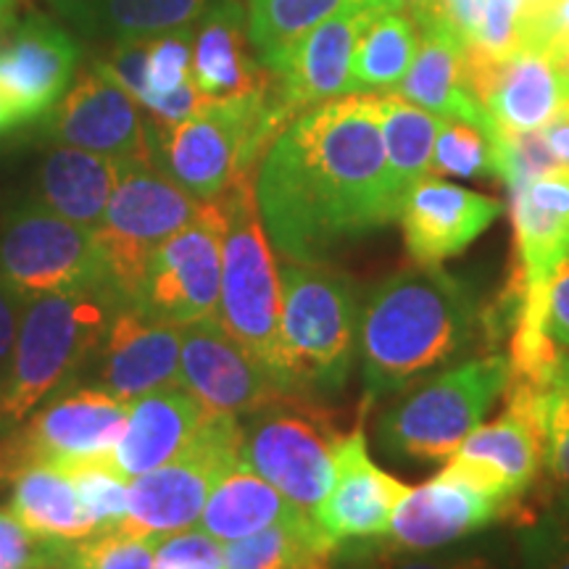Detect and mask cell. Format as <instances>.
Wrapping results in <instances>:
<instances>
[{"label": "cell", "instance_id": "cell-1", "mask_svg": "<svg viewBox=\"0 0 569 569\" xmlns=\"http://www.w3.org/2000/svg\"><path fill=\"white\" fill-rule=\"evenodd\" d=\"M256 201L269 240L293 261H327L396 222L382 96L351 92L296 117L256 169Z\"/></svg>", "mask_w": 569, "mask_h": 569}, {"label": "cell", "instance_id": "cell-2", "mask_svg": "<svg viewBox=\"0 0 569 569\" xmlns=\"http://www.w3.org/2000/svg\"><path fill=\"white\" fill-rule=\"evenodd\" d=\"M482 309L459 277L411 267L375 284L359 309V359L369 396L396 393L467 351Z\"/></svg>", "mask_w": 569, "mask_h": 569}, {"label": "cell", "instance_id": "cell-3", "mask_svg": "<svg viewBox=\"0 0 569 569\" xmlns=\"http://www.w3.org/2000/svg\"><path fill=\"white\" fill-rule=\"evenodd\" d=\"M282 322L272 377L288 396H332L346 388L359 351V301L351 277L327 261L284 259Z\"/></svg>", "mask_w": 569, "mask_h": 569}, {"label": "cell", "instance_id": "cell-4", "mask_svg": "<svg viewBox=\"0 0 569 569\" xmlns=\"http://www.w3.org/2000/svg\"><path fill=\"white\" fill-rule=\"evenodd\" d=\"M119 306L109 290L34 296L27 301L9 382L0 393V438L17 430L53 393L74 386Z\"/></svg>", "mask_w": 569, "mask_h": 569}, {"label": "cell", "instance_id": "cell-5", "mask_svg": "<svg viewBox=\"0 0 569 569\" xmlns=\"http://www.w3.org/2000/svg\"><path fill=\"white\" fill-rule=\"evenodd\" d=\"M284 127L288 122L274 109L269 88L209 101L201 113L180 124L151 122L153 163L198 201H213L234 180L256 174Z\"/></svg>", "mask_w": 569, "mask_h": 569}, {"label": "cell", "instance_id": "cell-6", "mask_svg": "<svg viewBox=\"0 0 569 569\" xmlns=\"http://www.w3.org/2000/svg\"><path fill=\"white\" fill-rule=\"evenodd\" d=\"M509 382L507 353L469 359L417 388H403L380 419V443L390 457L446 461L482 422Z\"/></svg>", "mask_w": 569, "mask_h": 569}, {"label": "cell", "instance_id": "cell-7", "mask_svg": "<svg viewBox=\"0 0 569 569\" xmlns=\"http://www.w3.org/2000/svg\"><path fill=\"white\" fill-rule=\"evenodd\" d=\"M222 198L227 232L217 319L272 375L280 343L282 284L256 201V174L234 180Z\"/></svg>", "mask_w": 569, "mask_h": 569}, {"label": "cell", "instance_id": "cell-8", "mask_svg": "<svg viewBox=\"0 0 569 569\" xmlns=\"http://www.w3.org/2000/svg\"><path fill=\"white\" fill-rule=\"evenodd\" d=\"M201 203L153 161H127L109 209L92 230L106 280L119 303H134L153 253L193 222Z\"/></svg>", "mask_w": 569, "mask_h": 569}, {"label": "cell", "instance_id": "cell-9", "mask_svg": "<svg viewBox=\"0 0 569 569\" xmlns=\"http://www.w3.org/2000/svg\"><path fill=\"white\" fill-rule=\"evenodd\" d=\"M243 465V425L209 411L190 443L167 465L130 480V509L117 530L130 538H167L201 519L211 488Z\"/></svg>", "mask_w": 569, "mask_h": 569}, {"label": "cell", "instance_id": "cell-10", "mask_svg": "<svg viewBox=\"0 0 569 569\" xmlns=\"http://www.w3.org/2000/svg\"><path fill=\"white\" fill-rule=\"evenodd\" d=\"M343 432L315 398L282 396L248 417L243 465L315 517L336 480V448Z\"/></svg>", "mask_w": 569, "mask_h": 569}, {"label": "cell", "instance_id": "cell-11", "mask_svg": "<svg viewBox=\"0 0 569 569\" xmlns=\"http://www.w3.org/2000/svg\"><path fill=\"white\" fill-rule=\"evenodd\" d=\"M0 277L21 296L109 290L92 230L24 198L0 217Z\"/></svg>", "mask_w": 569, "mask_h": 569}, {"label": "cell", "instance_id": "cell-12", "mask_svg": "<svg viewBox=\"0 0 569 569\" xmlns=\"http://www.w3.org/2000/svg\"><path fill=\"white\" fill-rule=\"evenodd\" d=\"M224 198L203 201L196 219L153 253L132 306L174 325L217 317L222 293Z\"/></svg>", "mask_w": 569, "mask_h": 569}, {"label": "cell", "instance_id": "cell-13", "mask_svg": "<svg viewBox=\"0 0 569 569\" xmlns=\"http://www.w3.org/2000/svg\"><path fill=\"white\" fill-rule=\"evenodd\" d=\"M127 417L130 403L101 388H67L3 438L17 469L34 461L53 467L109 461L124 436Z\"/></svg>", "mask_w": 569, "mask_h": 569}, {"label": "cell", "instance_id": "cell-14", "mask_svg": "<svg viewBox=\"0 0 569 569\" xmlns=\"http://www.w3.org/2000/svg\"><path fill=\"white\" fill-rule=\"evenodd\" d=\"M538 393L540 390L507 382L501 415L493 422L475 427L448 459V465L503 503V519L536 490L543 475Z\"/></svg>", "mask_w": 569, "mask_h": 569}, {"label": "cell", "instance_id": "cell-15", "mask_svg": "<svg viewBox=\"0 0 569 569\" xmlns=\"http://www.w3.org/2000/svg\"><path fill=\"white\" fill-rule=\"evenodd\" d=\"M46 140L59 146L113 156L124 161H153L151 119L142 106L101 69L74 77L67 96L42 119Z\"/></svg>", "mask_w": 569, "mask_h": 569}, {"label": "cell", "instance_id": "cell-16", "mask_svg": "<svg viewBox=\"0 0 569 569\" xmlns=\"http://www.w3.org/2000/svg\"><path fill=\"white\" fill-rule=\"evenodd\" d=\"M180 388L206 411L232 417H251L288 396L217 317L182 325Z\"/></svg>", "mask_w": 569, "mask_h": 569}, {"label": "cell", "instance_id": "cell-17", "mask_svg": "<svg viewBox=\"0 0 569 569\" xmlns=\"http://www.w3.org/2000/svg\"><path fill=\"white\" fill-rule=\"evenodd\" d=\"M182 325L119 306L109 319L90 367L96 386L132 403L161 388L180 386Z\"/></svg>", "mask_w": 569, "mask_h": 569}, {"label": "cell", "instance_id": "cell-18", "mask_svg": "<svg viewBox=\"0 0 569 569\" xmlns=\"http://www.w3.org/2000/svg\"><path fill=\"white\" fill-rule=\"evenodd\" d=\"M465 53L469 88L486 109L490 127L507 132L543 130L569 101L567 74L543 51Z\"/></svg>", "mask_w": 569, "mask_h": 569}, {"label": "cell", "instance_id": "cell-19", "mask_svg": "<svg viewBox=\"0 0 569 569\" xmlns=\"http://www.w3.org/2000/svg\"><path fill=\"white\" fill-rule=\"evenodd\" d=\"M80 42L63 24L32 13L0 46V96L21 124L42 122L67 90L80 67Z\"/></svg>", "mask_w": 569, "mask_h": 569}, {"label": "cell", "instance_id": "cell-20", "mask_svg": "<svg viewBox=\"0 0 569 569\" xmlns=\"http://www.w3.org/2000/svg\"><path fill=\"white\" fill-rule=\"evenodd\" d=\"M503 519V503L453 465L401 498L382 538L393 551L430 553Z\"/></svg>", "mask_w": 569, "mask_h": 569}, {"label": "cell", "instance_id": "cell-21", "mask_svg": "<svg viewBox=\"0 0 569 569\" xmlns=\"http://www.w3.org/2000/svg\"><path fill=\"white\" fill-rule=\"evenodd\" d=\"M377 3L359 0L315 27L290 51L272 74V103L284 122H293L303 111L332 98L348 96V69L361 30L367 27Z\"/></svg>", "mask_w": 569, "mask_h": 569}, {"label": "cell", "instance_id": "cell-22", "mask_svg": "<svg viewBox=\"0 0 569 569\" xmlns=\"http://www.w3.org/2000/svg\"><path fill=\"white\" fill-rule=\"evenodd\" d=\"M411 486L369 457L361 422L336 448V480L315 519L336 543H367L388 536L390 519Z\"/></svg>", "mask_w": 569, "mask_h": 569}, {"label": "cell", "instance_id": "cell-23", "mask_svg": "<svg viewBox=\"0 0 569 569\" xmlns=\"http://www.w3.org/2000/svg\"><path fill=\"white\" fill-rule=\"evenodd\" d=\"M501 211L503 203L496 198L438 177H422L403 196L398 222L411 261L417 267H440L446 259L465 253Z\"/></svg>", "mask_w": 569, "mask_h": 569}, {"label": "cell", "instance_id": "cell-24", "mask_svg": "<svg viewBox=\"0 0 569 569\" xmlns=\"http://www.w3.org/2000/svg\"><path fill=\"white\" fill-rule=\"evenodd\" d=\"M509 193L515 248L507 288L525 293L530 282H549L569 253V169H551Z\"/></svg>", "mask_w": 569, "mask_h": 569}, {"label": "cell", "instance_id": "cell-25", "mask_svg": "<svg viewBox=\"0 0 569 569\" xmlns=\"http://www.w3.org/2000/svg\"><path fill=\"white\" fill-rule=\"evenodd\" d=\"M417 27V56L396 92L440 119H461L488 132V113L469 88L465 42L436 17L419 19Z\"/></svg>", "mask_w": 569, "mask_h": 569}, {"label": "cell", "instance_id": "cell-26", "mask_svg": "<svg viewBox=\"0 0 569 569\" xmlns=\"http://www.w3.org/2000/svg\"><path fill=\"white\" fill-rule=\"evenodd\" d=\"M124 167V159L53 142L34 167L30 198L69 222L96 230Z\"/></svg>", "mask_w": 569, "mask_h": 569}, {"label": "cell", "instance_id": "cell-27", "mask_svg": "<svg viewBox=\"0 0 569 569\" xmlns=\"http://www.w3.org/2000/svg\"><path fill=\"white\" fill-rule=\"evenodd\" d=\"M209 415L188 390L161 388L130 403L124 436L113 448L109 465L124 480H134L172 461Z\"/></svg>", "mask_w": 569, "mask_h": 569}, {"label": "cell", "instance_id": "cell-28", "mask_svg": "<svg viewBox=\"0 0 569 569\" xmlns=\"http://www.w3.org/2000/svg\"><path fill=\"white\" fill-rule=\"evenodd\" d=\"M246 6L224 0L196 24L193 80L211 101L251 96L269 88L272 74L251 51Z\"/></svg>", "mask_w": 569, "mask_h": 569}, {"label": "cell", "instance_id": "cell-29", "mask_svg": "<svg viewBox=\"0 0 569 569\" xmlns=\"http://www.w3.org/2000/svg\"><path fill=\"white\" fill-rule=\"evenodd\" d=\"M48 3L82 38L113 42L190 30L224 0H48Z\"/></svg>", "mask_w": 569, "mask_h": 569}, {"label": "cell", "instance_id": "cell-30", "mask_svg": "<svg viewBox=\"0 0 569 569\" xmlns=\"http://www.w3.org/2000/svg\"><path fill=\"white\" fill-rule=\"evenodd\" d=\"M298 511L301 509H296L272 482L256 475L248 465H238L211 488L198 528L219 543H230L269 525L284 522Z\"/></svg>", "mask_w": 569, "mask_h": 569}, {"label": "cell", "instance_id": "cell-31", "mask_svg": "<svg viewBox=\"0 0 569 569\" xmlns=\"http://www.w3.org/2000/svg\"><path fill=\"white\" fill-rule=\"evenodd\" d=\"M11 515L34 536L48 540L90 538L92 528L82 515L69 475L53 465H24L11 480Z\"/></svg>", "mask_w": 569, "mask_h": 569}, {"label": "cell", "instance_id": "cell-32", "mask_svg": "<svg viewBox=\"0 0 569 569\" xmlns=\"http://www.w3.org/2000/svg\"><path fill=\"white\" fill-rule=\"evenodd\" d=\"M419 48V27L409 13L377 6L367 27L356 40L351 69H348V96L351 92H396L409 74Z\"/></svg>", "mask_w": 569, "mask_h": 569}, {"label": "cell", "instance_id": "cell-33", "mask_svg": "<svg viewBox=\"0 0 569 569\" xmlns=\"http://www.w3.org/2000/svg\"><path fill=\"white\" fill-rule=\"evenodd\" d=\"M443 119L419 109L401 92L382 96V146H386L390 188L401 209L411 184L432 174V151Z\"/></svg>", "mask_w": 569, "mask_h": 569}, {"label": "cell", "instance_id": "cell-34", "mask_svg": "<svg viewBox=\"0 0 569 569\" xmlns=\"http://www.w3.org/2000/svg\"><path fill=\"white\" fill-rule=\"evenodd\" d=\"M336 543L306 511L284 522L230 540L224 546V569H301L309 561L336 553Z\"/></svg>", "mask_w": 569, "mask_h": 569}, {"label": "cell", "instance_id": "cell-35", "mask_svg": "<svg viewBox=\"0 0 569 569\" xmlns=\"http://www.w3.org/2000/svg\"><path fill=\"white\" fill-rule=\"evenodd\" d=\"M351 3L359 0H248V38L261 67L272 71L315 27Z\"/></svg>", "mask_w": 569, "mask_h": 569}, {"label": "cell", "instance_id": "cell-36", "mask_svg": "<svg viewBox=\"0 0 569 569\" xmlns=\"http://www.w3.org/2000/svg\"><path fill=\"white\" fill-rule=\"evenodd\" d=\"M59 469L69 475L92 536L117 530L124 522L130 509V480H124L109 461H80Z\"/></svg>", "mask_w": 569, "mask_h": 569}, {"label": "cell", "instance_id": "cell-37", "mask_svg": "<svg viewBox=\"0 0 569 569\" xmlns=\"http://www.w3.org/2000/svg\"><path fill=\"white\" fill-rule=\"evenodd\" d=\"M543 472L551 490L569 488V351L538 393Z\"/></svg>", "mask_w": 569, "mask_h": 569}, {"label": "cell", "instance_id": "cell-38", "mask_svg": "<svg viewBox=\"0 0 569 569\" xmlns=\"http://www.w3.org/2000/svg\"><path fill=\"white\" fill-rule=\"evenodd\" d=\"M432 174L461 177V180L496 177L488 132L461 119H443L432 151Z\"/></svg>", "mask_w": 569, "mask_h": 569}, {"label": "cell", "instance_id": "cell-39", "mask_svg": "<svg viewBox=\"0 0 569 569\" xmlns=\"http://www.w3.org/2000/svg\"><path fill=\"white\" fill-rule=\"evenodd\" d=\"M193 34L190 30H174L156 34L148 42L146 59V90L140 96V106L146 109L156 98L169 96L193 82Z\"/></svg>", "mask_w": 569, "mask_h": 569}, {"label": "cell", "instance_id": "cell-40", "mask_svg": "<svg viewBox=\"0 0 569 569\" xmlns=\"http://www.w3.org/2000/svg\"><path fill=\"white\" fill-rule=\"evenodd\" d=\"M161 538H130L122 532L98 536L69 543L67 567L74 569H153L156 543Z\"/></svg>", "mask_w": 569, "mask_h": 569}, {"label": "cell", "instance_id": "cell-41", "mask_svg": "<svg viewBox=\"0 0 569 569\" xmlns=\"http://www.w3.org/2000/svg\"><path fill=\"white\" fill-rule=\"evenodd\" d=\"M67 540H48L34 536L0 507V567L3 569H53L67 567Z\"/></svg>", "mask_w": 569, "mask_h": 569}, {"label": "cell", "instance_id": "cell-42", "mask_svg": "<svg viewBox=\"0 0 569 569\" xmlns=\"http://www.w3.org/2000/svg\"><path fill=\"white\" fill-rule=\"evenodd\" d=\"M528 9L530 0H486L478 38L465 51H480L490 56L522 51Z\"/></svg>", "mask_w": 569, "mask_h": 569}, {"label": "cell", "instance_id": "cell-43", "mask_svg": "<svg viewBox=\"0 0 569 569\" xmlns=\"http://www.w3.org/2000/svg\"><path fill=\"white\" fill-rule=\"evenodd\" d=\"M153 569H224V546L203 530H180L156 543Z\"/></svg>", "mask_w": 569, "mask_h": 569}, {"label": "cell", "instance_id": "cell-44", "mask_svg": "<svg viewBox=\"0 0 569 569\" xmlns=\"http://www.w3.org/2000/svg\"><path fill=\"white\" fill-rule=\"evenodd\" d=\"M148 42L151 38H127L113 40L101 59H96L92 67L109 74L113 82L122 84L134 101L140 103L142 90H146V59H148Z\"/></svg>", "mask_w": 569, "mask_h": 569}, {"label": "cell", "instance_id": "cell-45", "mask_svg": "<svg viewBox=\"0 0 569 569\" xmlns=\"http://www.w3.org/2000/svg\"><path fill=\"white\" fill-rule=\"evenodd\" d=\"M372 569H498V565L486 553H443V557H430V553L393 551L388 543L380 549V540H377Z\"/></svg>", "mask_w": 569, "mask_h": 569}, {"label": "cell", "instance_id": "cell-46", "mask_svg": "<svg viewBox=\"0 0 569 569\" xmlns=\"http://www.w3.org/2000/svg\"><path fill=\"white\" fill-rule=\"evenodd\" d=\"M30 298L21 296L11 282L0 277V393H3L6 382H9L13 351H17L19 325L24 317V306Z\"/></svg>", "mask_w": 569, "mask_h": 569}, {"label": "cell", "instance_id": "cell-47", "mask_svg": "<svg viewBox=\"0 0 569 569\" xmlns=\"http://www.w3.org/2000/svg\"><path fill=\"white\" fill-rule=\"evenodd\" d=\"M525 561L528 569H569V540L538 519L532 528H525Z\"/></svg>", "mask_w": 569, "mask_h": 569}, {"label": "cell", "instance_id": "cell-48", "mask_svg": "<svg viewBox=\"0 0 569 569\" xmlns=\"http://www.w3.org/2000/svg\"><path fill=\"white\" fill-rule=\"evenodd\" d=\"M546 332L569 351V253L559 261L546 284Z\"/></svg>", "mask_w": 569, "mask_h": 569}, {"label": "cell", "instance_id": "cell-49", "mask_svg": "<svg viewBox=\"0 0 569 569\" xmlns=\"http://www.w3.org/2000/svg\"><path fill=\"white\" fill-rule=\"evenodd\" d=\"M486 0H436L427 17H436L469 48L478 38Z\"/></svg>", "mask_w": 569, "mask_h": 569}, {"label": "cell", "instance_id": "cell-50", "mask_svg": "<svg viewBox=\"0 0 569 569\" xmlns=\"http://www.w3.org/2000/svg\"><path fill=\"white\" fill-rule=\"evenodd\" d=\"M543 140L549 146L553 161L569 169V101L557 111V117L543 127Z\"/></svg>", "mask_w": 569, "mask_h": 569}, {"label": "cell", "instance_id": "cell-51", "mask_svg": "<svg viewBox=\"0 0 569 569\" xmlns=\"http://www.w3.org/2000/svg\"><path fill=\"white\" fill-rule=\"evenodd\" d=\"M543 522H549L561 538L569 540V488L567 490H551L549 507L543 511Z\"/></svg>", "mask_w": 569, "mask_h": 569}, {"label": "cell", "instance_id": "cell-52", "mask_svg": "<svg viewBox=\"0 0 569 569\" xmlns=\"http://www.w3.org/2000/svg\"><path fill=\"white\" fill-rule=\"evenodd\" d=\"M375 3L380 6V9L409 13L411 19L419 21V19H425L427 13L432 11V6H436V0H375Z\"/></svg>", "mask_w": 569, "mask_h": 569}, {"label": "cell", "instance_id": "cell-53", "mask_svg": "<svg viewBox=\"0 0 569 569\" xmlns=\"http://www.w3.org/2000/svg\"><path fill=\"white\" fill-rule=\"evenodd\" d=\"M17 21V0H0V40Z\"/></svg>", "mask_w": 569, "mask_h": 569}, {"label": "cell", "instance_id": "cell-54", "mask_svg": "<svg viewBox=\"0 0 569 569\" xmlns=\"http://www.w3.org/2000/svg\"><path fill=\"white\" fill-rule=\"evenodd\" d=\"M17 127H19V119L13 117L11 106L6 103L3 96H0V138H3V134H9L11 130H17Z\"/></svg>", "mask_w": 569, "mask_h": 569}, {"label": "cell", "instance_id": "cell-55", "mask_svg": "<svg viewBox=\"0 0 569 569\" xmlns=\"http://www.w3.org/2000/svg\"><path fill=\"white\" fill-rule=\"evenodd\" d=\"M53 569H74V567H53Z\"/></svg>", "mask_w": 569, "mask_h": 569}]
</instances>
